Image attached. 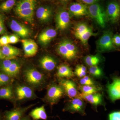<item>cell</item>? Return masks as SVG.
<instances>
[{"instance_id": "cell-3", "label": "cell", "mask_w": 120, "mask_h": 120, "mask_svg": "<svg viewBox=\"0 0 120 120\" xmlns=\"http://www.w3.org/2000/svg\"><path fill=\"white\" fill-rule=\"evenodd\" d=\"M24 76L26 82L34 87L42 85L45 81L44 75L34 68H30L26 69L24 72Z\"/></svg>"}, {"instance_id": "cell-7", "label": "cell", "mask_w": 120, "mask_h": 120, "mask_svg": "<svg viewBox=\"0 0 120 120\" xmlns=\"http://www.w3.org/2000/svg\"><path fill=\"white\" fill-rule=\"evenodd\" d=\"M64 93V90L60 85L53 84L48 88L46 99L49 104L53 105L58 102Z\"/></svg>"}, {"instance_id": "cell-23", "label": "cell", "mask_w": 120, "mask_h": 120, "mask_svg": "<svg viewBox=\"0 0 120 120\" xmlns=\"http://www.w3.org/2000/svg\"><path fill=\"white\" fill-rule=\"evenodd\" d=\"M35 7L27 9L16 12L19 17L30 23H32L34 19V10Z\"/></svg>"}, {"instance_id": "cell-34", "label": "cell", "mask_w": 120, "mask_h": 120, "mask_svg": "<svg viewBox=\"0 0 120 120\" xmlns=\"http://www.w3.org/2000/svg\"><path fill=\"white\" fill-rule=\"evenodd\" d=\"M10 77L5 73L0 72V87L8 84L11 81Z\"/></svg>"}, {"instance_id": "cell-2", "label": "cell", "mask_w": 120, "mask_h": 120, "mask_svg": "<svg viewBox=\"0 0 120 120\" xmlns=\"http://www.w3.org/2000/svg\"><path fill=\"white\" fill-rule=\"evenodd\" d=\"M88 13L102 28H105L107 21L105 11L98 3L90 5L88 8Z\"/></svg>"}, {"instance_id": "cell-25", "label": "cell", "mask_w": 120, "mask_h": 120, "mask_svg": "<svg viewBox=\"0 0 120 120\" xmlns=\"http://www.w3.org/2000/svg\"><path fill=\"white\" fill-rule=\"evenodd\" d=\"M36 4V0H21L17 4L15 10L17 12L31 8L35 7Z\"/></svg>"}, {"instance_id": "cell-17", "label": "cell", "mask_w": 120, "mask_h": 120, "mask_svg": "<svg viewBox=\"0 0 120 120\" xmlns=\"http://www.w3.org/2000/svg\"><path fill=\"white\" fill-rule=\"evenodd\" d=\"M69 10L71 15L77 17L83 16L88 13V8L81 3H73L70 5Z\"/></svg>"}, {"instance_id": "cell-32", "label": "cell", "mask_w": 120, "mask_h": 120, "mask_svg": "<svg viewBox=\"0 0 120 120\" xmlns=\"http://www.w3.org/2000/svg\"><path fill=\"white\" fill-rule=\"evenodd\" d=\"M86 68L83 65H78L75 69V74L77 77L82 78L86 75Z\"/></svg>"}, {"instance_id": "cell-5", "label": "cell", "mask_w": 120, "mask_h": 120, "mask_svg": "<svg viewBox=\"0 0 120 120\" xmlns=\"http://www.w3.org/2000/svg\"><path fill=\"white\" fill-rule=\"evenodd\" d=\"M86 103L82 99L74 98L67 103L63 109V111L73 114L76 113L81 116H84L86 115Z\"/></svg>"}, {"instance_id": "cell-45", "label": "cell", "mask_w": 120, "mask_h": 120, "mask_svg": "<svg viewBox=\"0 0 120 120\" xmlns=\"http://www.w3.org/2000/svg\"><path fill=\"white\" fill-rule=\"evenodd\" d=\"M61 0V1H65V0Z\"/></svg>"}, {"instance_id": "cell-36", "label": "cell", "mask_w": 120, "mask_h": 120, "mask_svg": "<svg viewBox=\"0 0 120 120\" xmlns=\"http://www.w3.org/2000/svg\"><path fill=\"white\" fill-rule=\"evenodd\" d=\"M6 32L4 17L0 14V35L5 34Z\"/></svg>"}, {"instance_id": "cell-41", "label": "cell", "mask_w": 120, "mask_h": 120, "mask_svg": "<svg viewBox=\"0 0 120 120\" xmlns=\"http://www.w3.org/2000/svg\"><path fill=\"white\" fill-rule=\"evenodd\" d=\"M79 0L86 4L91 5L97 3L100 0Z\"/></svg>"}, {"instance_id": "cell-4", "label": "cell", "mask_w": 120, "mask_h": 120, "mask_svg": "<svg viewBox=\"0 0 120 120\" xmlns=\"http://www.w3.org/2000/svg\"><path fill=\"white\" fill-rule=\"evenodd\" d=\"M113 36L112 31H105L97 42V48L98 52H105L116 50L112 41Z\"/></svg>"}, {"instance_id": "cell-29", "label": "cell", "mask_w": 120, "mask_h": 120, "mask_svg": "<svg viewBox=\"0 0 120 120\" xmlns=\"http://www.w3.org/2000/svg\"><path fill=\"white\" fill-rule=\"evenodd\" d=\"M89 27L86 24L80 23L77 24L75 30V36L77 38H79L81 35L84 34L88 30Z\"/></svg>"}, {"instance_id": "cell-12", "label": "cell", "mask_w": 120, "mask_h": 120, "mask_svg": "<svg viewBox=\"0 0 120 120\" xmlns=\"http://www.w3.org/2000/svg\"><path fill=\"white\" fill-rule=\"evenodd\" d=\"M70 22V15L67 11H61L58 12L56 17V25L58 30L67 29Z\"/></svg>"}, {"instance_id": "cell-8", "label": "cell", "mask_w": 120, "mask_h": 120, "mask_svg": "<svg viewBox=\"0 0 120 120\" xmlns=\"http://www.w3.org/2000/svg\"><path fill=\"white\" fill-rule=\"evenodd\" d=\"M65 92L71 98H80V93L78 91L76 85L74 82L68 79H62L60 82Z\"/></svg>"}, {"instance_id": "cell-24", "label": "cell", "mask_w": 120, "mask_h": 120, "mask_svg": "<svg viewBox=\"0 0 120 120\" xmlns=\"http://www.w3.org/2000/svg\"><path fill=\"white\" fill-rule=\"evenodd\" d=\"M79 88L81 91V95H88L98 93L101 90V88L95 85H81Z\"/></svg>"}, {"instance_id": "cell-38", "label": "cell", "mask_w": 120, "mask_h": 120, "mask_svg": "<svg viewBox=\"0 0 120 120\" xmlns=\"http://www.w3.org/2000/svg\"><path fill=\"white\" fill-rule=\"evenodd\" d=\"M113 42L115 47H120V35L118 34L113 35Z\"/></svg>"}, {"instance_id": "cell-21", "label": "cell", "mask_w": 120, "mask_h": 120, "mask_svg": "<svg viewBox=\"0 0 120 120\" xmlns=\"http://www.w3.org/2000/svg\"><path fill=\"white\" fill-rule=\"evenodd\" d=\"M52 11L48 7H41L36 11V16L39 20L43 22L48 21L52 16Z\"/></svg>"}, {"instance_id": "cell-30", "label": "cell", "mask_w": 120, "mask_h": 120, "mask_svg": "<svg viewBox=\"0 0 120 120\" xmlns=\"http://www.w3.org/2000/svg\"><path fill=\"white\" fill-rule=\"evenodd\" d=\"M16 0H7L0 5V10L3 11H8L14 7Z\"/></svg>"}, {"instance_id": "cell-11", "label": "cell", "mask_w": 120, "mask_h": 120, "mask_svg": "<svg viewBox=\"0 0 120 120\" xmlns=\"http://www.w3.org/2000/svg\"><path fill=\"white\" fill-rule=\"evenodd\" d=\"M34 105H32L23 107L7 111L5 114V120H20L24 114Z\"/></svg>"}, {"instance_id": "cell-39", "label": "cell", "mask_w": 120, "mask_h": 120, "mask_svg": "<svg viewBox=\"0 0 120 120\" xmlns=\"http://www.w3.org/2000/svg\"><path fill=\"white\" fill-rule=\"evenodd\" d=\"M19 41V38L17 35L13 34L9 36V43L15 44L18 42Z\"/></svg>"}, {"instance_id": "cell-20", "label": "cell", "mask_w": 120, "mask_h": 120, "mask_svg": "<svg viewBox=\"0 0 120 120\" xmlns=\"http://www.w3.org/2000/svg\"><path fill=\"white\" fill-rule=\"evenodd\" d=\"M29 115L34 120H47V114L44 105L32 110Z\"/></svg>"}, {"instance_id": "cell-22", "label": "cell", "mask_w": 120, "mask_h": 120, "mask_svg": "<svg viewBox=\"0 0 120 120\" xmlns=\"http://www.w3.org/2000/svg\"><path fill=\"white\" fill-rule=\"evenodd\" d=\"M56 75L60 78H71L74 75L71 68L67 65L61 64L57 68Z\"/></svg>"}, {"instance_id": "cell-9", "label": "cell", "mask_w": 120, "mask_h": 120, "mask_svg": "<svg viewBox=\"0 0 120 120\" xmlns=\"http://www.w3.org/2000/svg\"><path fill=\"white\" fill-rule=\"evenodd\" d=\"M15 94L17 100L20 101L28 100L36 97L34 91L30 87L20 85L16 87Z\"/></svg>"}, {"instance_id": "cell-35", "label": "cell", "mask_w": 120, "mask_h": 120, "mask_svg": "<svg viewBox=\"0 0 120 120\" xmlns=\"http://www.w3.org/2000/svg\"><path fill=\"white\" fill-rule=\"evenodd\" d=\"M79 82L81 85L91 86L95 84L94 81L90 77L87 76H85L82 77L80 80Z\"/></svg>"}, {"instance_id": "cell-16", "label": "cell", "mask_w": 120, "mask_h": 120, "mask_svg": "<svg viewBox=\"0 0 120 120\" xmlns=\"http://www.w3.org/2000/svg\"><path fill=\"white\" fill-rule=\"evenodd\" d=\"M80 98L88 102L95 109L98 106L103 104L102 95L98 92L88 95H81L80 94Z\"/></svg>"}, {"instance_id": "cell-10", "label": "cell", "mask_w": 120, "mask_h": 120, "mask_svg": "<svg viewBox=\"0 0 120 120\" xmlns=\"http://www.w3.org/2000/svg\"><path fill=\"white\" fill-rule=\"evenodd\" d=\"M110 98L112 101L120 99V78L113 79L112 82L107 85Z\"/></svg>"}, {"instance_id": "cell-1", "label": "cell", "mask_w": 120, "mask_h": 120, "mask_svg": "<svg viewBox=\"0 0 120 120\" xmlns=\"http://www.w3.org/2000/svg\"><path fill=\"white\" fill-rule=\"evenodd\" d=\"M57 51L60 56L69 60H75L79 54L75 45L68 40H64L59 44L57 48Z\"/></svg>"}, {"instance_id": "cell-31", "label": "cell", "mask_w": 120, "mask_h": 120, "mask_svg": "<svg viewBox=\"0 0 120 120\" xmlns=\"http://www.w3.org/2000/svg\"><path fill=\"white\" fill-rule=\"evenodd\" d=\"M89 72L90 75L94 77H101L103 75L101 69L97 65L90 67Z\"/></svg>"}, {"instance_id": "cell-28", "label": "cell", "mask_w": 120, "mask_h": 120, "mask_svg": "<svg viewBox=\"0 0 120 120\" xmlns=\"http://www.w3.org/2000/svg\"><path fill=\"white\" fill-rule=\"evenodd\" d=\"M84 61L86 64L90 67L97 65L101 61V58L97 55H90L86 56Z\"/></svg>"}, {"instance_id": "cell-19", "label": "cell", "mask_w": 120, "mask_h": 120, "mask_svg": "<svg viewBox=\"0 0 120 120\" xmlns=\"http://www.w3.org/2000/svg\"><path fill=\"white\" fill-rule=\"evenodd\" d=\"M57 32L53 29H47L41 33L38 37L39 42L43 45H46L56 36Z\"/></svg>"}, {"instance_id": "cell-42", "label": "cell", "mask_w": 120, "mask_h": 120, "mask_svg": "<svg viewBox=\"0 0 120 120\" xmlns=\"http://www.w3.org/2000/svg\"><path fill=\"white\" fill-rule=\"evenodd\" d=\"M20 120H31L28 116H25L23 117Z\"/></svg>"}, {"instance_id": "cell-27", "label": "cell", "mask_w": 120, "mask_h": 120, "mask_svg": "<svg viewBox=\"0 0 120 120\" xmlns=\"http://www.w3.org/2000/svg\"><path fill=\"white\" fill-rule=\"evenodd\" d=\"M12 96L13 92L11 86L4 87L0 89V99H10Z\"/></svg>"}, {"instance_id": "cell-33", "label": "cell", "mask_w": 120, "mask_h": 120, "mask_svg": "<svg viewBox=\"0 0 120 120\" xmlns=\"http://www.w3.org/2000/svg\"><path fill=\"white\" fill-rule=\"evenodd\" d=\"M93 35H94V34L93 33L92 29L90 28L84 34L81 35L78 39H79L84 44H86L87 43L88 40L90 37Z\"/></svg>"}, {"instance_id": "cell-13", "label": "cell", "mask_w": 120, "mask_h": 120, "mask_svg": "<svg viewBox=\"0 0 120 120\" xmlns=\"http://www.w3.org/2000/svg\"><path fill=\"white\" fill-rule=\"evenodd\" d=\"M10 27L17 35L23 38H27L30 34V30L27 27L15 20L11 21Z\"/></svg>"}, {"instance_id": "cell-43", "label": "cell", "mask_w": 120, "mask_h": 120, "mask_svg": "<svg viewBox=\"0 0 120 120\" xmlns=\"http://www.w3.org/2000/svg\"><path fill=\"white\" fill-rule=\"evenodd\" d=\"M1 45H0V59H4V57L2 56V54L1 53V52L0 51Z\"/></svg>"}, {"instance_id": "cell-6", "label": "cell", "mask_w": 120, "mask_h": 120, "mask_svg": "<svg viewBox=\"0 0 120 120\" xmlns=\"http://www.w3.org/2000/svg\"><path fill=\"white\" fill-rule=\"evenodd\" d=\"M107 21L114 24L120 19V3L116 0L110 1L105 11Z\"/></svg>"}, {"instance_id": "cell-37", "label": "cell", "mask_w": 120, "mask_h": 120, "mask_svg": "<svg viewBox=\"0 0 120 120\" xmlns=\"http://www.w3.org/2000/svg\"><path fill=\"white\" fill-rule=\"evenodd\" d=\"M109 120H120V111L113 112L109 115Z\"/></svg>"}, {"instance_id": "cell-40", "label": "cell", "mask_w": 120, "mask_h": 120, "mask_svg": "<svg viewBox=\"0 0 120 120\" xmlns=\"http://www.w3.org/2000/svg\"><path fill=\"white\" fill-rule=\"evenodd\" d=\"M8 43H9V36L8 35H4L0 38V45H8Z\"/></svg>"}, {"instance_id": "cell-15", "label": "cell", "mask_w": 120, "mask_h": 120, "mask_svg": "<svg viewBox=\"0 0 120 120\" xmlns=\"http://www.w3.org/2000/svg\"><path fill=\"white\" fill-rule=\"evenodd\" d=\"M0 51L4 59L12 60L19 56L20 54L19 49L8 45L2 46Z\"/></svg>"}, {"instance_id": "cell-18", "label": "cell", "mask_w": 120, "mask_h": 120, "mask_svg": "<svg viewBox=\"0 0 120 120\" xmlns=\"http://www.w3.org/2000/svg\"><path fill=\"white\" fill-rule=\"evenodd\" d=\"M41 67L45 71H51L55 69L56 62L53 57L49 56H44L39 61Z\"/></svg>"}, {"instance_id": "cell-44", "label": "cell", "mask_w": 120, "mask_h": 120, "mask_svg": "<svg viewBox=\"0 0 120 120\" xmlns=\"http://www.w3.org/2000/svg\"><path fill=\"white\" fill-rule=\"evenodd\" d=\"M0 120H1V118L0 115Z\"/></svg>"}, {"instance_id": "cell-14", "label": "cell", "mask_w": 120, "mask_h": 120, "mask_svg": "<svg viewBox=\"0 0 120 120\" xmlns=\"http://www.w3.org/2000/svg\"><path fill=\"white\" fill-rule=\"evenodd\" d=\"M22 44L25 55L31 57L35 56L38 51V45L34 40L31 39H23L21 41Z\"/></svg>"}, {"instance_id": "cell-26", "label": "cell", "mask_w": 120, "mask_h": 120, "mask_svg": "<svg viewBox=\"0 0 120 120\" xmlns=\"http://www.w3.org/2000/svg\"><path fill=\"white\" fill-rule=\"evenodd\" d=\"M20 68L21 66L19 63L14 60L10 67L4 73L10 77L15 76L19 73Z\"/></svg>"}]
</instances>
